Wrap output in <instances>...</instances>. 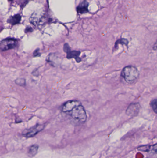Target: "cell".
<instances>
[{"mask_svg": "<svg viewBox=\"0 0 157 158\" xmlns=\"http://www.w3.org/2000/svg\"><path fill=\"white\" fill-rule=\"evenodd\" d=\"M39 147L37 145H33L28 150V155L30 157H32L35 156L38 150Z\"/></svg>", "mask_w": 157, "mask_h": 158, "instance_id": "8fae6325", "label": "cell"}, {"mask_svg": "<svg viewBox=\"0 0 157 158\" xmlns=\"http://www.w3.org/2000/svg\"><path fill=\"white\" fill-rule=\"evenodd\" d=\"M15 82L17 85L23 87L26 85V81L24 78H18L15 80Z\"/></svg>", "mask_w": 157, "mask_h": 158, "instance_id": "7c38bea8", "label": "cell"}, {"mask_svg": "<svg viewBox=\"0 0 157 158\" xmlns=\"http://www.w3.org/2000/svg\"><path fill=\"white\" fill-rule=\"evenodd\" d=\"M10 1H12V0H10Z\"/></svg>", "mask_w": 157, "mask_h": 158, "instance_id": "e0dca14e", "label": "cell"}, {"mask_svg": "<svg viewBox=\"0 0 157 158\" xmlns=\"http://www.w3.org/2000/svg\"><path fill=\"white\" fill-rule=\"evenodd\" d=\"M88 3L87 2L84 1L80 3L77 8V11L80 13H84L88 11Z\"/></svg>", "mask_w": 157, "mask_h": 158, "instance_id": "ba28073f", "label": "cell"}, {"mask_svg": "<svg viewBox=\"0 0 157 158\" xmlns=\"http://www.w3.org/2000/svg\"><path fill=\"white\" fill-rule=\"evenodd\" d=\"M140 109V105L138 103H133L130 104L127 109V114L130 116H134L138 113Z\"/></svg>", "mask_w": 157, "mask_h": 158, "instance_id": "8992f818", "label": "cell"}, {"mask_svg": "<svg viewBox=\"0 0 157 158\" xmlns=\"http://www.w3.org/2000/svg\"><path fill=\"white\" fill-rule=\"evenodd\" d=\"M71 112V116L74 120L81 123H84L87 119V115L84 108L82 105L73 110Z\"/></svg>", "mask_w": 157, "mask_h": 158, "instance_id": "7a4b0ae2", "label": "cell"}, {"mask_svg": "<svg viewBox=\"0 0 157 158\" xmlns=\"http://www.w3.org/2000/svg\"><path fill=\"white\" fill-rule=\"evenodd\" d=\"M119 44H124V45H127L128 44V41L125 39H121L116 42L115 47H117Z\"/></svg>", "mask_w": 157, "mask_h": 158, "instance_id": "5bb4252c", "label": "cell"}, {"mask_svg": "<svg viewBox=\"0 0 157 158\" xmlns=\"http://www.w3.org/2000/svg\"><path fill=\"white\" fill-rule=\"evenodd\" d=\"M67 58L68 59L74 58L77 62H81V59L79 58L80 52L78 51H73L71 50L67 52Z\"/></svg>", "mask_w": 157, "mask_h": 158, "instance_id": "52a82bcc", "label": "cell"}, {"mask_svg": "<svg viewBox=\"0 0 157 158\" xmlns=\"http://www.w3.org/2000/svg\"><path fill=\"white\" fill-rule=\"evenodd\" d=\"M20 20L21 16L19 14H17V15L10 17V19L8 20V21L10 24L14 25V24L19 23L20 21Z\"/></svg>", "mask_w": 157, "mask_h": 158, "instance_id": "30bf717a", "label": "cell"}, {"mask_svg": "<svg viewBox=\"0 0 157 158\" xmlns=\"http://www.w3.org/2000/svg\"><path fill=\"white\" fill-rule=\"evenodd\" d=\"M80 105H81V103L78 101H68L63 104L62 110L64 112H71L73 110Z\"/></svg>", "mask_w": 157, "mask_h": 158, "instance_id": "5b68a950", "label": "cell"}, {"mask_svg": "<svg viewBox=\"0 0 157 158\" xmlns=\"http://www.w3.org/2000/svg\"><path fill=\"white\" fill-rule=\"evenodd\" d=\"M41 55V53L40 52V50L39 49H36L34 52H33V56L34 57H40Z\"/></svg>", "mask_w": 157, "mask_h": 158, "instance_id": "9a60e30c", "label": "cell"}, {"mask_svg": "<svg viewBox=\"0 0 157 158\" xmlns=\"http://www.w3.org/2000/svg\"><path fill=\"white\" fill-rule=\"evenodd\" d=\"M18 41L14 39H7L1 42L0 49L2 51H8L15 48L18 45Z\"/></svg>", "mask_w": 157, "mask_h": 158, "instance_id": "3957f363", "label": "cell"}, {"mask_svg": "<svg viewBox=\"0 0 157 158\" xmlns=\"http://www.w3.org/2000/svg\"><path fill=\"white\" fill-rule=\"evenodd\" d=\"M154 50L157 51V42L155 43V44L154 45Z\"/></svg>", "mask_w": 157, "mask_h": 158, "instance_id": "2e32d148", "label": "cell"}, {"mask_svg": "<svg viewBox=\"0 0 157 158\" xmlns=\"http://www.w3.org/2000/svg\"><path fill=\"white\" fill-rule=\"evenodd\" d=\"M44 128V125L43 124H37L32 128L25 130L23 131V135L27 138L32 137L41 131Z\"/></svg>", "mask_w": 157, "mask_h": 158, "instance_id": "277c9868", "label": "cell"}, {"mask_svg": "<svg viewBox=\"0 0 157 158\" xmlns=\"http://www.w3.org/2000/svg\"><path fill=\"white\" fill-rule=\"evenodd\" d=\"M122 76L128 83H132L137 80L139 76V72L136 67L128 66L123 70Z\"/></svg>", "mask_w": 157, "mask_h": 158, "instance_id": "6da1fadb", "label": "cell"}, {"mask_svg": "<svg viewBox=\"0 0 157 158\" xmlns=\"http://www.w3.org/2000/svg\"><path fill=\"white\" fill-rule=\"evenodd\" d=\"M151 105L153 109V111L157 113V99H155L151 102Z\"/></svg>", "mask_w": 157, "mask_h": 158, "instance_id": "4fadbf2b", "label": "cell"}, {"mask_svg": "<svg viewBox=\"0 0 157 158\" xmlns=\"http://www.w3.org/2000/svg\"><path fill=\"white\" fill-rule=\"evenodd\" d=\"M139 150L144 151H150L153 153H157V144L152 146H145L139 148Z\"/></svg>", "mask_w": 157, "mask_h": 158, "instance_id": "9c48e42d", "label": "cell"}]
</instances>
